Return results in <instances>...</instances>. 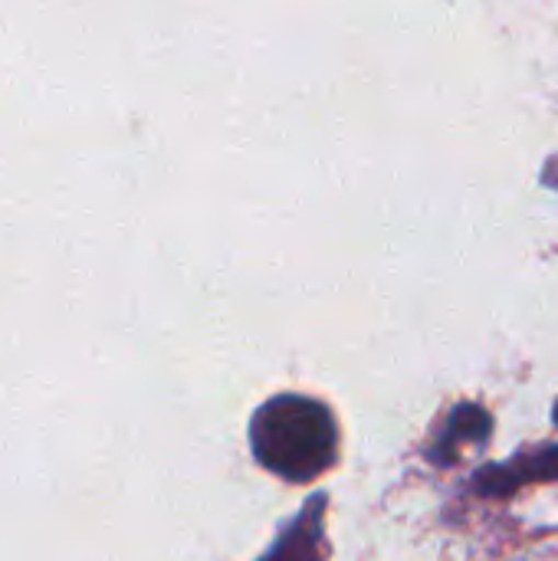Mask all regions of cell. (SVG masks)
<instances>
[{"instance_id":"obj_1","label":"cell","mask_w":558,"mask_h":561,"mask_svg":"<svg viewBox=\"0 0 558 561\" xmlns=\"http://www.w3.org/2000/svg\"><path fill=\"white\" fill-rule=\"evenodd\" d=\"M257 460L283 480L309 483L335 460V421L326 404L312 398H273L250 427Z\"/></svg>"},{"instance_id":"obj_2","label":"cell","mask_w":558,"mask_h":561,"mask_svg":"<svg viewBox=\"0 0 558 561\" xmlns=\"http://www.w3.org/2000/svg\"><path fill=\"white\" fill-rule=\"evenodd\" d=\"M533 480H558V447H549L543 454L523 457L516 467H487L477 473V493L483 496H510L516 486Z\"/></svg>"},{"instance_id":"obj_3","label":"cell","mask_w":558,"mask_h":561,"mask_svg":"<svg viewBox=\"0 0 558 561\" xmlns=\"http://www.w3.org/2000/svg\"><path fill=\"white\" fill-rule=\"evenodd\" d=\"M493 427V417L480 408V404H460L454 414H451V424H447V444L441 450H434V457L441 463H447L454 457V444L457 440H487ZM454 463V460H451Z\"/></svg>"}]
</instances>
